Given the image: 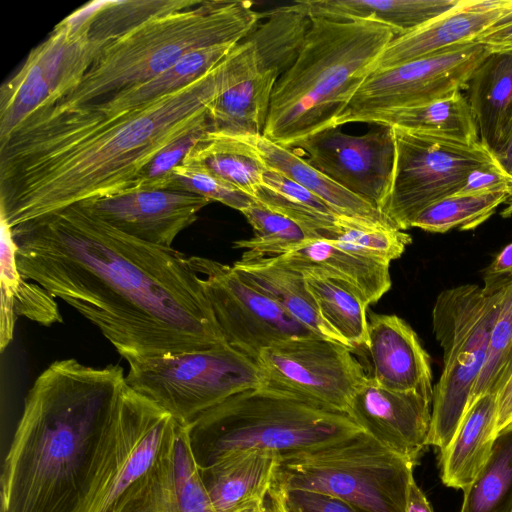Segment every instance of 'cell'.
<instances>
[{
	"instance_id": "6da1fadb",
	"label": "cell",
	"mask_w": 512,
	"mask_h": 512,
	"mask_svg": "<svg viewBox=\"0 0 512 512\" xmlns=\"http://www.w3.org/2000/svg\"><path fill=\"white\" fill-rule=\"evenodd\" d=\"M12 230L17 266L95 325L126 360L227 344L189 257L74 204Z\"/></svg>"
},
{
	"instance_id": "7a4b0ae2",
	"label": "cell",
	"mask_w": 512,
	"mask_h": 512,
	"mask_svg": "<svg viewBox=\"0 0 512 512\" xmlns=\"http://www.w3.org/2000/svg\"><path fill=\"white\" fill-rule=\"evenodd\" d=\"M233 50L192 83L77 133L0 143V219L12 229L84 201L130 191L164 148L210 121L208 108L247 74Z\"/></svg>"
},
{
	"instance_id": "3957f363",
	"label": "cell",
	"mask_w": 512,
	"mask_h": 512,
	"mask_svg": "<svg viewBox=\"0 0 512 512\" xmlns=\"http://www.w3.org/2000/svg\"><path fill=\"white\" fill-rule=\"evenodd\" d=\"M124 370L51 363L28 391L1 475L0 512H80Z\"/></svg>"
},
{
	"instance_id": "277c9868",
	"label": "cell",
	"mask_w": 512,
	"mask_h": 512,
	"mask_svg": "<svg viewBox=\"0 0 512 512\" xmlns=\"http://www.w3.org/2000/svg\"><path fill=\"white\" fill-rule=\"evenodd\" d=\"M395 37L393 28L372 20L312 18L296 61L274 86L262 135L292 149L297 142L334 128Z\"/></svg>"
},
{
	"instance_id": "5b68a950",
	"label": "cell",
	"mask_w": 512,
	"mask_h": 512,
	"mask_svg": "<svg viewBox=\"0 0 512 512\" xmlns=\"http://www.w3.org/2000/svg\"><path fill=\"white\" fill-rule=\"evenodd\" d=\"M252 6L243 0L202 1L152 18L107 44L70 94L40 109L88 105L158 76L192 51L240 43L262 17Z\"/></svg>"
},
{
	"instance_id": "8992f818",
	"label": "cell",
	"mask_w": 512,
	"mask_h": 512,
	"mask_svg": "<svg viewBox=\"0 0 512 512\" xmlns=\"http://www.w3.org/2000/svg\"><path fill=\"white\" fill-rule=\"evenodd\" d=\"M187 428L199 468L247 449L273 451L283 459L337 444L362 431L346 413L265 384L229 397Z\"/></svg>"
},
{
	"instance_id": "52a82bcc",
	"label": "cell",
	"mask_w": 512,
	"mask_h": 512,
	"mask_svg": "<svg viewBox=\"0 0 512 512\" xmlns=\"http://www.w3.org/2000/svg\"><path fill=\"white\" fill-rule=\"evenodd\" d=\"M512 278H484L442 291L432 311V327L443 349V370L434 386L428 446L443 451L469 406L484 364L493 325Z\"/></svg>"
},
{
	"instance_id": "ba28073f",
	"label": "cell",
	"mask_w": 512,
	"mask_h": 512,
	"mask_svg": "<svg viewBox=\"0 0 512 512\" xmlns=\"http://www.w3.org/2000/svg\"><path fill=\"white\" fill-rule=\"evenodd\" d=\"M414 465L361 431L280 459L272 485L333 495L361 512H405Z\"/></svg>"
},
{
	"instance_id": "9c48e42d",
	"label": "cell",
	"mask_w": 512,
	"mask_h": 512,
	"mask_svg": "<svg viewBox=\"0 0 512 512\" xmlns=\"http://www.w3.org/2000/svg\"><path fill=\"white\" fill-rule=\"evenodd\" d=\"M127 362L126 384L183 426L229 397L263 384L256 361L228 344Z\"/></svg>"
},
{
	"instance_id": "30bf717a",
	"label": "cell",
	"mask_w": 512,
	"mask_h": 512,
	"mask_svg": "<svg viewBox=\"0 0 512 512\" xmlns=\"http://www.w3.org/2000/svg\"><path fill=\"white\" fill-rule=\"evenodd\" d=\"M177 425L125 382L80 512H122L156 467Z\"/></svg>"
},
{
	"instance_id": "8fae6325",
	"label": "cell",
	"mask_w": 512,
	"mask_h": 512,
	"mask_svg": "<svg viewBox=\"0 0 512 512\" xmlns=\"http://www.w3.org/2000/svg\"><path fill=\"white\" fill-rule=\"evenodd\" d=\"M100 1H92L59 22L0 88V143L36 110L70 94L110 42L91 36Z\"/></svg>"
},
{
	"instance_id": "7c38bea8",
	"label": "cell",
	"mask_w": 512,
	"mask_h": 512,
	"mask_svg": "<svg viewBox=\"0 0 512 512\" xmlns=\"http://www.w3.org/2000/svg\"><path fill=\"white\" fill-rule=\"evenodd\" d=\"M395 159L381 212L399 230L427 207L455 195L469 174L494 160L481 142L467 146L393 128Z\"/></svg>"
},
{
	"instance_id": "4fadbf2b",
	"label": "cell",
	"mask_w": 512,
	"mask_h": 512,
	"mask_svg": "<svg viewBox=\"0 0 512 512\" xmlns=\"http://www.w3.org/2000/svg\"><path fill=\"white\" fill-rule=\"evenodd\" d=\"M353 350L318 335L291 338L265 348L256 363L263 384L347 414L368 378Z\"/></svg>"
},
{
	"instance_id": "5bb4252c",
	"label": "cell",
	"mask_w": 512,
	"mask_h": 512,
	"mask_svg": "<svg viewBox=\"0 0 512 512\" xmlns=\"http://www.w3.org/2000/svg\"><path fill=\"white\" fill-rule=\"evenodd\" d=\"M491 53L472 41L395 67L370 73L360 85L335 127L354 116L389 108L426 104L466 89L477 67Z\"/></svg>"
},
{
	"instance_id": "9a60e30c",
	"label": "cell",
	"mask_w": 512,
	"mask_h": 512,
	"mask_svg": "<svg viewBox=\"0 0 512 512\" xmlns=\"http://www.w3.org/2000/svg\"><path fill=\"white\" fill-rule=\"evenodd\" d=\"M228 345L254 361L267 347L291 338L315 336L277 303L246 283L232 266L189 257Z\"/></svg>"
},
{
	"instance_id": "2e32d148",
	"label": "cell",
	"mask_w": 512,
	"mask_h": 512,
	"mask_svg": "<svg viewBox=\"0 0 512 512\" xmlns=\"http://www.w3.org/2000/svg\"><path fill=\"white\" fill-rule=\"evenodd\" d=\"M378 126L362 135L329 128L293 148L303 151L311 166L381 211L392 181L395 138L392 127Z\"/></svg>"
},
{
	"instance_id": "e0dca14e",
	"label": "cell",
	"mask_w": 512,
	"mask_h": 512,
	"mask_svg": "<svg viewBox=\"0 0 512 512\" xmlns=\"http://www.w3.org/2000/svg\"><path fill=\"white\" fill-rule=\"evenodd\" d=\"M210 202L182 191L135 190L78 204L127 235L171 247Z\"/></svg>"
},
{
	"instance_id": "ac0fdd59",
	"label": "cell",
	"mask_w": 512,
	"mask_h": 512,
	"mask_svg": "<svg viewBox=\"0 0 512 512\" xmlns=\"http://www.w3.org/2000/svg\"><path fill=\"white\" fill-rule=\"evenodd\" d=\"M347 414L382 446L415 464L428 446L432 401L419 393L388 390L368 376Z\"/></svg>"
},
{
	"instance_id": "d6986e66",
	"label": "cell",
	"mask_w": 512,
	"mask_h": 512,
	"mask_svg": "<svg viewBox=\"0 0 512 512\" xmlns=\"http://www.w3.org/2000/svg\"><path fill=\"white\" fill-rule=\"evenodd\" d=\"M368 337L370 377L378 386L433 400L430 357L406 321L396 315L370 313Z\"/></svg>"
},
{
	"instance_id": "ffe728a7",
	"label": "cell",
	"mask_w": 512,
	"mask_h": 512,
	"mask_svg": "<svg viewBox=\"0 0 512 512\" xmlns=\"http://www.w3.org/2000/svg\"><path fill=\"white\" fill-rule=\"evenodd\" d=\"M507 2L508 0H460L456 6L435 19L395 37L374 63L372 72L474 41L495 24Z\"/></svg>"
},
{
	"instance_id": "44dd1931",
	"label": "cell",
	"mask_w": 512,
	"mask_h": 512,
	"mask_svg": "<svg viewBox=\"0 0 512 512\" xmlns=\"http://www.w3.org/2000/svg\"><path fill=\"white\" fill-rule=\"evenodd\" d=\"M122 512H216L194 458L187 426L178 423L156 467Z\"/></svg>"
},
{
	"instance_id": "7402d4cb",
	"label": "cell",
	"mask_w": 512,
	"mask_h": 512,
	"mask_svg": "<svg viewBox=\"0 0 512 512\" xmlns=\"http://www.w3.org/2000/svg\"><path fill=\"white\" fill-rule=\"evenodd\" d=\"M306 276L339 280L355 288L370 305L391 288L390 264L344 250L329 240L306 239L289 252L266 258Z\"/></svg>"
},
{
	"instance_id": "603a6c76",
	"label": "cell",
	"mask_w": 512,
	"mask_h": 512,
	"mask_svg": "<svg viewBox=\"0 0 512 512\" xmlns=\"http://www.w3.org/2000/svg\"><path fill=\"white\" fill-rule=\"evenodd\" d=\"M280 459L273 451L247 449L199 468L215 511L239 512L263 500L273 484Z\"/></svg>"
},
{
	"instance_id": "cb8c5ba5",
	"label": "cell",
	"mask_w": 512,
	"mask_h": 512,
	"mask_svg": "<svg viewBox=\"0 0 512 512\" xmlns=\"http://www.w3.org/2000/svg\"><path fill=\"white\" fill-rule=\"evenodd\" d=\"M235 138L252 146L269 169L279 171L305 187L325 202L336 215L375 227L396 228L377 207L311 166L294 150L263 135Z\"/></svg>"
},
{
	"instance_id": "d4e9b609",
	"label": "cell",
	"mask_w": 512,
	"mask_h": 512,
	"mask_svg": "<svg viewBox=\"0 0 512 512\" xmlns=\"http://www.w3.org/2000/svg\"><path fill=\"white\" fill-rule=\"evenodd\" d=\"M389 126L412 134L467 146L480 142L471 107L462 91L426 104L363 113L347 123Z\"/></svg>"
},
{
	"instance_id": "484cf974",
	"label": "cell",
	"mask_w": 512,
	"mask_h": 512,
	"mask_svg": "<svg viewBox=\"0 0 512 512\" xmlns=\"http://www.w3.org/2000/svg\"><path fill=\"white\" fill-rule=\"evenodd\" d=\"M465 90L479 140L496 152L512 135V51L491 52Z\"/></svg>"
},
{
	"instance_id": "4316f807",
	"label": "cell",
	"mask_w": 512,
	"mask_h": 512,
	"mask_svg": "<svg viewBox=\"0 0 512 512\" xmlns=\"http://www.w3.org/2000/svg\"><path fill=\"white\" fill-rule=\"evenodd\" d=\"M496 428V395H483L468 407L451 442L440 452L444 485L463 491L470 486L488 460Z\"/></svg>"
},
{
	"instance_id": "83f0119b",
	"label": "cell",
	"mask_w": 512,
	"mask_h": 512,
	"mask_svg": "<svg viewBox=\"0 0 512 512\" xmlns=\"http://www.w3.org/2000/svg\"><path fill=\"white\" fill-rule=\"evenodd\" d=\"M232 267L246 283L269 297L313 333L352 348L323 319L301 272L266 258H240Z\"/></svg>"
},
{
	"instance_id": "f1b7e54d",
	"label": "cell",
	"mask_w": 512,
	"mask_h": 512,
	"mask_svg": "<svg viewBox=\"0 0 512 512\" xmlns=\"http://www.w3.org/2000/svg\"><path fill=\"white\" fill-rule=\"evenodd\" d=\"M0 222V348L4 351L13 339L18 316L44 326L61 323L63 318L54 297L19 271L12 230L4 220Z\"/></svg>"
},
{
	"instance_id": "f546056e",
	"label": "cell",
	"mask_w": 512,
	"mask_h": 512,
	"mask_svg": "<svg viewBox=\"0 0 512 512\" xmlns=\"http://www.w3.org/2000/svg\"><path fill=\"white\" fill-rule=\"evenodd\" d=\"M311 18L372 20L411 32L456 6L460 0H303Z\"/></svg>"
},
{
	"instance_id": "4dcf8cb0",
	"label": "cell",
	"mask_w": 512,
	"mask_h": 512,
	"mask_svg": "<svg viewBox=\"0 0 512 512\" xmlns=\"http://www.w3.org/2000/svg\"><path fill=\"white\" fill-rule=\"evenodd\" d=\"M279 77L258 70L223 89L208 108L211 131L226 136L262 135Z\"/></svg>"
},
{
	"instance_id": "1f68e13d",
	"label": "cell",
	"mask_w": 512,
	"mask_h": 512,
	"mask_svg": "<svg viewBox=\"0 0 512 512\" xmlns=\"http://www.w3.org/2000/svg\"><path fill=\"white\" fill-rule=\"evenodd\" d=\"M312 18L302 1L262 13L261 20L244 39L254 46L259 70L279 78L296 61L311 27Z\"/></svg>"
},
{
	"instance_id": "d6a6232c",
	"label": "cell",
	"mask_w": 512,
	"mask_h": 512,
	"mask_svg": "<svg viewBox=\"0 0 512 512\" xmlns=\"http://www.w3.org/2000/svg\"><path fill=\"white\" fill-rule=\"evenodd\" d=\"M254 199L297 223L308 239L330 240L341 217L305 187L269 168L255 189Z\"/></svg>"
},
{
	"instance_id": "836d02e7",
	"label": "cell",
	"mask_w": 512,
	"mask_h": 512,
	"mask_svg": "<svg viewBox=\"0 0 512 512\" xmlns=\"http://www.w3.org/2000/svg\"><path fill=\"white\" fill-rule=\"evenodd\" d=\"M182 161L203 167L253 198L268 169L252 146L212 131L207 132Z\"/></svg>"
},
{
	"instance_id": "e575fe53",
	"label": "cell",
	"mask_w": 512,
	"mask_h": 512,
	"mask_svg": "<svg viewBox=\"0 0 512 512\" xmlns=\"http://www.w3.org/2000/svg\"><path fill=\"white\" fill-rule=\"evenodd\" d=\"M306 283L323 319L352 347L367 349L368 304L349 284L324 277L306 276Z\"/></svg>"
},
{
	"instance_id": "d590c367",
	"label": "cell",
	"mask_w": 512,
	"mask_h": 512,
	"mask_svg": "<svg viewBox=\"0 0 512 512\" xmlns=\"http://www.w3.org/2000/svg\"><path fill=\"white\" fill-rule=\"evenodd\" d=\"M463 492L460 512H512V423L496 435L488 460Z\"/></svg>"
},
{
	"instance_id": "8d00e7d4",
	"label": "cell",
	"mask_w": 512,
	"mask_h": 512,
	"mask_svg": "<svg viewBox=\"0 0 512 512\" xmlns=\"http://www.w3.org/2000/svg\"><path fill=\"white\" fill-rule=\"evenodd\" d=\"M507 193L452 195L427 207L412 222L411 228L445 233L454 228L472 230L487 221L504 204Z\"/></svg>"
},
{
	"instance_id": "74e56055",
	"label": "cell",
	"mask_w": 512,
	"mask_h": 512,
	"mask_svg": "<svg viewBox=\"0 0 512 512\" xmlns=\"http://www.w3.org/2000/svg\"><path fill=\"white\" fill-rule=\"evenodd\" d=\"M241 213L254 232L253 237L233 243L234 248L246 249L242 259L254 260L279 256L308 239L297 223L256 200Z\"/></svg>"
},
{
	"instance_id": "f35d334b",
	"label": "cell",
	"mask_w": 512,
	"mask_h": 512,
	"mask_svg": "<svg viewBox=\"0 0 512 512\" xmlns=\"http://www.w3.org/2000/svg\"><path fill=\"white\" fill-rule=\"evenodd\" d=\"M202 0L100 1L92 22L93 38L111 42L152 18L199 5Z\"/></svg>"
},
{
	"instance_id": "ab89813d",
	"label": "cell",
	"mask_w": 512,
	"mask_h": 512,
	"mask_svg": "<svg viewBox=\"0 0 512 512\" xmlns=\"http://www.w3.org/2000/svg\"><path fill=\"white\" fill-rule=\"evenodd\" d=\"M512 375V279L493 325L484 364L473 386L469 406L483 395H496ZM468 406V407H469ZM468 409V408H467Z\"/></svg>"
},
{
	"instance_id": "60d3db41",
	"label": "cell",
	"mask_w": 512,
	"mask_h": 512,
	"mask_svg": "<svg viewBox=\"0 0 512 512\" xmlns=\"http://www.w3.org/2000/svg\"><path fill=\"white\" fill-rule=\"evenodd\" d=\"M329 241L349 252L390 264L401 257L412 238L397 228L375 227L339 217Z\"/></svg>"
},
{
	"instance_id": "b9f144b4",
	"label": "cell",
	"mask_w": 512,
	"mask_h": 512,
	"mask_svg": "<svg viewBox=\"0 0 512 512\" xmlns=\"http://www.w3.org/2000/svg\"><path fill=\"white\" fill-rule=\"evenodd\" d=\"M169 190L196 194L242 212L255 199L203 167L182 161L172 172Z\"/></svg>"
},
{
	"instance_id": "7bdbcfd3",
	"label": "cell",
	"mask_w": 512,
	"mask_h": 512,
	"mask_svg": "<svg viewBox=\"0 0 512 512\" xmlns=\"http://www.w3.org/2000/svg\"><path fill=\"white\" fill-rule=\"evenodd\" d=\"M209 131H211L210 121L164 148L142 170L130 191L169 190L173 179V170L182 162L187 153L198 143V141Z\"/></svg>"
},
{
	"instance_id": "ee69618b",
	"label": "cell",
	"mask_w": 512,
	"mask_h": 512,
	"mask_svg": "<svg viewBox=\"0 0 512 512\" xmlns=\"http://www.w3.org/2000/svg\"><path fill=\"white\" fill-rule=\"evenodd\" d=\"M274 488L279 492L285 512H361L346 501L326 493Z\"/></svg>"
},
{
	"instance_id": "f6af8a7d",
	"label": "cell",
	"mask_w": 512,
	"mask_h": 512,
	"mask_svg": "<svg viewBox=\"0 0 512 512\" xmlns=\"http://www.w3.org/2000/svg\"><path fill=\"white\" fill-rule=\"evenodd\" d=\"M506 189V174L494 159L492 162L472 171L465 185L455 195L506 193Z\"/></svg>"
},
{
	"instance_id": "bcb514c9",
	"label": "cell",
	"mask_w": 512,
	"mask_h": 512,
	"mask_svg": "<svg viewBox=\"0 0 512 512\" xmlns=\"http://www.w3.org/2000/svg\"><path fill=\"white\" fill-rule=\"evenodd\" d=\"M474 41L484 44L491 52L512 51V24L488 29L476 37Z\"/></svg>"
},
{
	"instance_id": "7dc6e473",
	"label": "cell",
	"mask_w": 512,
	"mask_h": 512,
	"mask_svg": "<svg viewBox=\"0 0 512 512\" xmlns=\"http://www.w3.org/2000/svg\"><path fill=\"white\" fill-rule=\"evenodd\" d=\"M497 399V434L512 423V375L506 385L496 396Z\"/></svg>"
},
{
	"instance_id": "c3c4849f",
	"label": "cell",
	"mask_w": 512,
	"mask_h": 512,
	"mask_svg": "<svg viewBox=\"0 0 512 512\" xmlns=\"http://www.w3.org/2000/svg\"><path fill=\"white\" fill-rule=\"evenodd\" d=\"M512 278V243L506 245L486 269L485 278Z\"/></svg>"
},
{
	"instance_id": "681fc988",
	"label": "cell",
	"mask_w": 512,
	"mask_h": 512,
	"mask_svg": "<svg viewBox=\"0 0 512 512\" xmlns=\"http://www.w3.org/2000/svg\"><path fill=\"white\" fill-rule=\"evenodd\" d=\"M405 512H434L424 492L415 480L411 482Z\"/></svg>"
},
{
	"instance_id": "f907efd6",
	"label": "cell",
	"mask_w": 512,
	"mask_h": 512,
	"mask_svg": "<svg viewBox=\"0 0 512 512\" xmlns=\"http://www.w3.org/2000/svg\"><path fill=\"white\" fill-rule=\"evenodd\" d=\"M491 154L506 175L512 177V135L505 145Z\"/></svg>"
},
{
	"instance_id": "816d5d0a",
	"label": "cell",
	"mask_w": 512,
	"mask_h": 512,
	"mask_svg": "<svg viewBox=\"0 0 512 512\" xmlns=\"http://www.w3.org/2000/svg\"><path fill=\"white\" fill-rule=\"evenodd\" d=\"M263 512H285L279 492L273 486H271L266 496Z\"/></svg>"
},
{
	"instance_id": "f5cc1de1",
	"label": "cell",
	"mask_w": 512,
	"mask_h": 512,
	"mask_svg": "<svg viewBox=\"0 0 512 512\" xmlns=\"http://www.w3.org/2000/svg\"><path fill=\"white\" fill-rule=\"evenodd\" d=\"M509 24H512V0H508L502 14L491 28L503 27Z\"/></svg>"
},
{
	"instance_id": "db71d44e",
	"label": "cell",
	"mask_w": 512,
	"mask_h": 512,
	"mask_svg": "<svg viewBox=\"0 0 512 512\" xmlns=\"http://www.w3.org/2000/svg\"><path fill=\"white\" fill-rule=\"evenodd\" d=\"M506 184H507V189H506L507 199H506V202L504 203L506 205V207L501 212V216L504 218H509V217H512V177H509L508 175H506Z\"/></svg>"
}]
</instances>
